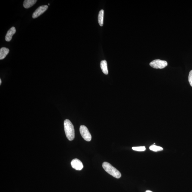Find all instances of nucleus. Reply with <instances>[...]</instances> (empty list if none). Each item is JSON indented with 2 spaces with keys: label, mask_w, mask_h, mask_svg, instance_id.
Returning a JSON list of instances; mask_svg holds the SVG:
<instances>
[{
  "label": "nucleus",
  "mask_w": 192,
  "mask_h": 192,
  "mask_svg": "<svg viewBox=\"0 0 192 192\" xmlns=\"http://www.w3.org/2000/svg\"><path fill=\"white\" fill-rule=\"evenodd\" d=\"M16 32V30L14 27H11V28L8 31L5 37V40L7 42H9L12 39V37Z\"/></svg>",
  "instance_id": "nucleus-7"
},
{
  "label": "nucleus",
  "mask_w": 192,
  "mask_h": 192,
  "mask_svg": "<svg viewBox=\"0 0 192 192\" xmlns=\"http://www.w3.org/2000/svg\"><path fill=\"white\" fill-rule=\"evenodd\" d=\"M9 50L8 48L3 47L0 50V60H3L8 54Z\"/></svg>",
  "instance_id": "nucleus-8"
},
{
  "label": "nucleus",
  "mask_w": 192,
  "mask_h": 192,
  "mask_svg": "<svg viewBox=\"0 0 192 192\" xmlns=\"http://www.w3.org/2000/svg\"><path fill=\"white\" fill-rule=\"evenodd\" d=\"M101 67L103 73L106 75L108 74L107 62L105 60H103L101 62Z\"/></svg>",
  "instance_id": "nucleus-10"
},
{
  "label": "nucleus",
  "mask_w": 192,
  "mask_h": 192,
  "mask_svg": "<svg viewBox=\"0 0 192 192\" xmlns=\"http://www.w3.org/2000/svg\"><path fill=\"white\" fill-rule=\"evenodd\" d=\"M48 8V6L47 5H42L39 7L33 14L32 16L33 18L35 19L37 18V17L44 13L45 12Z\"/></svg>",
  "instance_id": "nucleus-5"
},
{
  "label": "nucleus",
  "mask_w": 192,
  "mask_h": 192,
  "mask_svg": "<svg viewBox=\"0 0 192 192\" xmlns=\"http://www.w3.org/2000/svg\"><path fill=\"white\" fill-rule=\"evenodd\" d=\"M167 65L168 63L166 61L160 60H154L150 63V66L151 67L156 69H163Z\"/></svg>",
  "instance_id": "nucleus-3"
},
{
  "label": "nucleus",
  "mask_w": 192,
  "mask_h": 192,
  "mask_svg": "<svg viewBox=\"0 0 192 192\" xmlns=\"http://www.w3.org/2000/svg\"><path fill=\"white\" fill-rule=\"evenodd\" d=\"M146 192H153L150 191H149V190H147V191Z\"/></svg>",
  "instance_id": "nucleus-16"
},
{
  "label": "nucleus",
  "mask_w": 192,
  "mask_h": 192,
  "mask_svg": "<svg viewBox=\"0 0 192 192\" xmlns=\"http://www.w3.org/2000/svg\"><path fill=\"white\" fill-rule=\"evenodd\" d=\"M104 11L103 10H101L100 11L98 17V23L100 26H102L103 25V20H104Z\"/></svg>",
  "instance_id": "nucleus-11"
},
{
  "label": "nucleus",
  "mask_w": 192,
  "mask_h": 192,
  "mask_svg": "<svg viewBox=\"0 0 192 192\" xmlns=\"http://www.w3.org/2000/svg\"><path fill=\"white\" fill-rule=\"evenodd\" d=\"M1 83H2L1 79H0V85H1Z\"/></svg>",
  "instance_id": "nucleus-15"
},
{
  "label": "nucleus",
  "mask_w": 192,
  "mask_h": 192,
  "mask_svg": "<svg viewBox=\"0 0 192 192\" xmlns=\"http://www.w3.org/2000/svg\"><path fill=\"white\" fill-rule=\"evenodd\" d=\"M71 165L72 168L77 170H81L83 168V163L77 159H74L72 160L71 162Z\"/></svg>",
  "instance_id": "nucleus-6"
},
{
  "label": "nucleus",
  "mask_w": 192,
  "mask_h": 192,
  "mask_svg": "<svg viewBox=\"0 0 192 192\" xmlns=\"http://www.w3.org/2000/svg\"><path fill=\"white\" fill-rule=\"evenodd\" d=\"M104 169L113 177L119 179L121 177L120 172L116 168L113 167L111 164L107 162H104L102 165Z\"/></svg>",
  "instance_id": "nucleus-2"
},
{
  "label": "nucleus",
  "mask_w": 192,
  "mask_h": 192,
  "mask_svg": "<svg viewBox=\"0 0 192 192\" xmlns=\"http://www.w3.org/2000/svg\"><path fill=\"white\" fill-rule=\"evenodd\" d=\"M80 132L82 138L87 141L91 140V136L88 128L84 125H81L80 127Z\"/></svg>",
  "instance_id": "nucleus-4"
},
{
  "label": "nucleus",
  "mask_w": 192,
  "mask_h": 192,
  "mask_svg": "<svg viewBox=\"0 0 192 192\" xmlns=\"http://www.w3.org/2000/svg\"><path fill=\"white\" fill-rule=\"evenodd\" d=\"M64 125L67 138L70 141L73 140L75 138V132L73 125L68 119H66L64 121Z\"/></svg>",
  "instance_id": "nucleus-1"
},
{
  "label": "nucleus",
  "mask_w": 192,
  "mask_h": 192,
  "mask_svg": "<svg viewBox=\"0 0 192 192\" xmlns=\"http://www.w3.org/2000/svg\"><path fill=\"white\" fill-rule=\"evenodd\" d=\"M132 149L134 150L138 151H144L146 150L145 147L144 146L133 147Z\"/></svg>",
  "instance_id": "nucleus-13"
},
{
  "label": "nucleus",
  "mask_w": 192,
  "mask_h": 192,
  "mask_svg": "<svg viewBox=\"0 0 192 192\" xmlns=\"http://www.w3.org/2000/svg\"><path fill=\"white\" fill-rule=\"evenodd\" d=\"M150 149L154 152H157L162 150H163V148L161 147L152 145L150 147Z\"/></svg>",
  "instance_id": "nucleus-12"
},
{
  "label": "nucleus",
  "mask_w": 192,
  "mask_h": 192,
  "mask_svg": "<svg viewBox=\"0 0 192 192\" xmlns=\"http://www.w3.org/2000/svg\"><path fill=\"white\" fill-rule=\"evenodd\" d=\"M189 81L190 84L192 87V70L190 71L189 76Z\"/></svg>",
  "instance_id": "nucleus-14"
},
{
  "label": "nucleus",
  "mask_w": 192,
  "mask_h": 192,
  "mask_svg": "<svg viewBox=\"0 0 192 192\" xmlns=\"http://www.w3.org/2000/svg\"><path fill=\"white\" fill-rule=\"evenodd\" d=\"M37 1L36 0H25L23 2V7L26 9L29 8L34 5Z\"/></svg>",
  "instance_id": "nucleus-9"
}]
</instances>
